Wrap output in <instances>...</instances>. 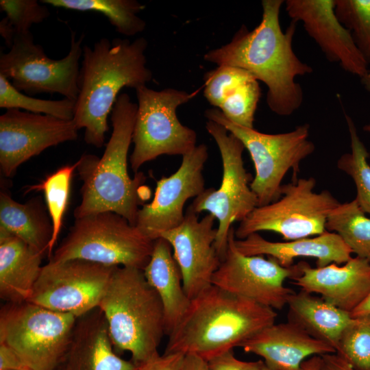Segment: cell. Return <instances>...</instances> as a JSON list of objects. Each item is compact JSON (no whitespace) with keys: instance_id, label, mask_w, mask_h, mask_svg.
Wrapping results in <instances>:
<instances>
[{"instance_id":"1","label":"cell","mask_w":370,"mask_h":370,"mask_svg":"<svg viewBox=\"0 0 370 370\" xmlns=\"http://www.w3.org/2000/svg\"><path fill=\"white\" fill-rule=\"evenodd\" d=\"M283 0H262V19L252 30L242 25L231 41L206 53L204 59L218 66L243 69L267 88V103L279 116H289L304 100L299 76L312 73L293 49L297 22L291 21L284 32L280 22Z\"/></svg>"},{"instance_id":"2","label":"cell","mask_w":370,"mask_h":370,"mask_svg":"<svg viewBox=\"0 0 370 370\" xmlns=\"http://www.w3.org/2000/svg\"><path fill=\"white\" fill-rule=\"evenodd\" d=\"M147 41L102 38L93 47L83 46L79 75V94L73 121L84 129V141L99 148L108 131V119L119 92L124 87L135 90L152 79L145 55Z\"/></svg>"},{"instance_id":"3","label":"cell","mask_w":370,"mask_h":370,"mask_svg":"<svg viewBox=\"0 0 370 370\" xmlns=\"http://www.w3.org/2000/svg\"><path fill=\"white\" fill-rule=\"evenodd\" d=\"M137 108L127 93L120 94L110 114L112 132L103 156L99 158L84 154L77 161V170L83 184L75 219L113 212L136 225L139 206L151 196L145 175L136 173L131 178L127 171Z\"/></svg>"},{"instance_id":"4","label":"cell","mask_w":370,"mask_h":370,"mask_svg":"<svg viewBox=\"0 0 370 370\" xmlns=\"http://www.w3.org/2000/svg\"><path fill=\"white\" fill-rule=\"evenodd\" d=\"M276 317L273 308L212 285L191 299L168 335L164 354H194L208 361L239 347L275 323Z\"/></svg>"},{"instance_id":"5","label":"cell","mask_w":370,"mask_h":370,"mask_svg":"<svg viewBox=\"0 0 370 370\" xmlns=\"http://www.w3.org/2000/svg\"><path fill=\"white\" fill-rule=\"evenodd\" d=\"M116 349L128 352L138 367L159 354L166 334L161 300L143 269L116 267L98 307Z\"/></svg>"},{"instance_id":"6","label":"cell","mask_w":370,"mask_h":370,"mask_svg":"<svg viewBox=\"0 0 370 370\" xmlns=\"http://www.w3.org/2000/svg\"><path fill=\"white\" fill-rule=\"evenodd\" d=\"M154 241L123 217L113 212H99L75 219L49 261L81 259L143 270L150 260Z\"/></svg>"},{"instance_id":"7","label":"cell","mask_w":370,"mask_h":370,"mask_svg":"<svg viewBox=\"0 0 370 370\" xmlns=\"http://www.w3.org/2000/svg\"><path fill=\"white\" fill-rule=\"evenodd\" d=\"M77 319L29 301L6 303L0 310V343L30 370H57L66 359Z\"/></svg>"},{"instance_id":"8","label":"cell","mask_w":370,"mask_h":370,"mask_svg":"<svg viewBox=\"0 0 370 370\" xmlns=\"http://www.w3.org/2000/svg\"><path fill=\"white\" fill-rule=\"evenodd\" d=\"M205 116L225 127L248 151L255 169L250 187L258 198V206L279 199L282 182L287 172L292 169V180H297L301 162L315 149L309 139L308 123L288 132L265 134L231 122L217 108L206 110Z\"/></svg>"},{"instance_id":"9","label":"cell","mask_w":370,"mask_h":370,"mask_svg":"<svg viewBox=\"0 0 370 370\" xmlns=\"http://www.w3.org/2000/svg\"><path fill=\"white\" fill-rule=\"evenodd\" d=\"M138 108L130 156L134 173L145 163L162 155L183 156L197 146V134L179 121L177 108L197 93L175 88L155 90L145 86L136 90Z\"/></svg>"},{"instance_id":"10","label":"cell","mask_w":370,"mask_h":370,"mask_svg":"<svg viewBox=\"0 0 370 370\" xmlns=\"http://www.w3.org/2000/svg\"><path fill=\"white\" fill-rule=\"evenodd\" d=\"M315 186L312 177L282 184L280 198L257 206L240 222L235 237L241 240L254 233L271 231L288 241L325 232L328 217L340 202L328 190L314 192Z\"/></svg>"},{"instance_id":"11","label":"cell","mask_w":370,"mask_h":370,"mask_svg":"<svg viewBox=\"0 0 370 370\" xmlns=\"http://www.w3.org/2000/svg\"><path fill=\"white\" fill-rule=\"evenodd\" d=\"M206 129L219 149L223 166L221 183L217 189H205L190 206L198 214L207 211L218 220L214 246L222 260L232 224L242 221L258 206V198L250 187L251 175L244 166L245 147L241 141L214 121L208 120Z\"/></svg>"},{"instance_id":"12","label":"cell","mask_w":370,"mask_h":370,"mask_svg":"<svg viewBox=\"0 0 370 370\" xmlns=\"http://www.w3.org/2000/svg\"><path fill=\"white\" fill-rule=\"evenodd\" d=\"M84 36L76 38L72 32L71 47L60 60L48 57L42 47L34 42L30 32L15 36L9 51L0 54V75L12 86L30 96L58 93L76 101L79 94V60Z\"/></svg>"},{"instance_id":"13","label":"cell","mask_w":370,"mask_h":370,"mask_svg":"<svg viewBox=\"0 0 370 370\" xmlns=\"http://www.w3.org/2000/svg\"><path fill=\"white\" fill-rule=\"evenodd\" d=\"M115 267L81 259L49 261L27 301L78 318L99 307Z\"/></svg>"},{"instance_id":"14","label":"cell","mask_w":370,"mask_h":370,"mask_svg":"<svg viewBox=\"0 0 370 370\" xmlns=\"http://www.w3.org/2000/svg\"><path fill=\"white\" fill-rule=\"evenodd\" d=\"M235 239V229L232 227L225 254L212 277V285L264 306L282 309L294 293L284 286V282L300 274L298 264L284 267L271 257L245 256L236 248Z\"/></svg>"},{"instance_id":"15","label":"cell","mask_w":370,"mask_h":370,"mask_svg":"<svg viewBox=\"0 0 370 370\" xmlns=\"http://www.w3.org/2000/svg\"><path fill=\"white\" fill-rule=\"evenodd\" d=\"M208 158L207 146L197 145L182 156L175 173L157 181L152 201L138 210L136 226L143 234L156 241L182 223L186 202L206 189L203 170Z\"/></svg>"},{"instance_id":"16","label":"cell","mask_w":370,"mask_h":370,"mask_svg":"<svg viewBox=\"0 0 370 370\" xmlns=\"http://www.w3.org/2000/svg\"><path fill=\"white\" fill-rule=\"evenodd\" d=\"M78 129L73 120L8 109L0 116V168L12 176L23 163L46 149L75 140Z\"/></svg>"},{"instance_id":"17","label":"cell","mask_w":370,"mask_h":370,"mask_svg":"<svg viewBox=\"0 0 370 370\" xmlns=\"http://www.w3.org/2000/svg\"><path fill=\"white\" fill-rule=\"evenodd\" d=\"M215 219L208 214L199 221L198 213L189 206L182 223L160 237L172 247L184 291L190 300L212 285V277L221 261L214 246Z\"/></svg>"},{"instance_id":"18","label":"cell","mask_w":370,"mask_h":370,"mask_svg":"<svg viewBox=\"0 0 370 370\" xmlns=\"http://www.w3.org/2000/svg\"><path fill=\"white\" fill-rule=\"evenodd\" d=\"M284 4L291 21L302 23L328 60L360 79L370 71L351 32L336 15L335 0H286Z\"/></svg>"},{"instance_id":"19","label":"cell","mask_w":370,"mask_h":370,"mask_svg":"<svg viewBox=\"0 0 370 370\" xmlns=\"http://www.w3.org/2000/svg\"><path fill=\"white\" fill-rule=\"evenodd\" d=\"M297 264L300 274L292 282L343 310L351 313L370 295V262L366 259L352 257L343 266L312 267L304 261Z\"/></svg>"},{"instance_id":"20","label":"cell","mask_w":370,"mask_h":370,"mask_svg":"<svg viewBox=\"0 0 370 370\" xmlns=\"http://www.w3.org/2000/svg\"><path fill=\"white\" fill-rule=\"evenodd\" d=\"M239 347L261 356L270 370H301L308 357L336 353L331 345L289 320L264 328Z\"/></svg>"},{"instance_id":"21","label":"cell","mask_w":370,"mask_h":370,"mask_svg":"<svg viewBox=\"0 0 370 370\" xmlns=\"http://www.w3.org/2000/svg\"><path fill=\"white\" fill-rule=\"evenodd\" d=\"M235 245L245 256H267L284 267L293 265L294 259L299 257L316 258L317 267L345 263L352 257V250L341 238L327 230L314 237L284 242L269 241L254 233L244 239H235Z\"/></svg>"},{"instance_id":"22","label":"cell","mask_w":370,"mask_h":370,"mask_svg":"<svg viewBox=\"0 0 370 370\" xmlns=\"http://www.w3.org/2000/svg\"><path fill=\"white\" fill-rule=\"evenodd\" d=\"M204 95L225 118L238 125L254 128L260 97L258 80L247 71L231 66H218L204 76Z\"/></svg>"},{"instance_id":"23","label":"cell","mask_w":370,"mask_h":370,"mask_svg":"<svg viewBox=\"0 0 370 370\" xmlns=\"http://www.w3.org/2000/svg\"><path fill=\"white\" fill-rule=\"evenodd\" d=\"M68 370H138L114 351L106 318L99 308L77 318L64 363Z\"/></svg>"},{"instance_id":"24","label":"cell","mask_w":370,"mask_h":370,"mask_svg":"<svg viewBox=\"0 0 370 370\" xmlns=\"http://www.w3.org/2000/svg\"><path fill=\"white\" fill-rule=\"evenodd\" d=\"M44 254L17 236L0 231V297L6 303L27 301L38 279Z\"/></svg>"},{"instance_id":"25","label":"cell","mask_w":370,"mask_h":370,"mask_svg":"<svg viewBox=\"0 0 370 370\" xmlns=\"http://www.w3.org/2000/svg\"><path fill=\"white\" fill-rule=\"evenodd\" d=\"M143 273L161 300L166 334L169 335L186 312L191 300L184 291L182 274L172 247L164 238H159L154 241L150 260Z\"/></svg>"},{"instance_id":"26","label":"cell","mask_w":370,"mask_h":370,"mask_svg":"<svg viewBox=\"0 0 370 370\" xmlns=\"http://www.w3.org/2000/svg\"><path fill=\"white\" fill-rule=\"evenodd\" d=\"M286 306L288 320L329 344L336 352L343 332L354 320L350 312L301 290L290 296Z\"/></svg>"},{"instance_id":"27","label":"cell","mask_w":370,"mask_h":370,"mask_svg":"<svg viewBox=\"0 0 370 370\" xmlns=\"http://www.w3.org/2000/svg\"><path fill=\"white\" fill-rule=\"evenodd\" d=\"M40 197L25 204L0 193V231L14 235L45 254L52 238L53 225Z\"/></svg>"},{"instance_id":"28","label":"cell","mask_w":370,"mask_h":370,"mask_svg":"<svg viewBox=\"0 0 370 370\" xmlns=\"http://www.w3.org/2000/svg\"><path fill=\"white\" fill-rule=\"evenodd\" d=\"M55 8L104 15L119 34L132 36L142 32L146 23L138 16L145 5L136 0H42Z\"/></svg>"},{"instance_id":"29","label":"cell","mask_w":370,"mask_h":370,"mask_svg":"<svg viewBox=\"0 0 370 370\" xmlns=\"http://www.w3.org/2000/svg\"><path fill=\"white\" fill-rule=\"evenodd\" d=\"M327 231L337 234L352 254L370 262V218L356 199L340 203L328 217Z\"/></svg>"},{"instance_id":"30","label":"cell","mask_w":370,"mask_h":370,"mask_svg":"<svg viewBox=\"0 0 370 370\" xmlns=\"http://www.w3.org/2000/svg\"><path fill=\"white\" fill-rule=\"evenodd\" d=\"M350 140L351 151L343 154L337 161V167L353 180L356 190L355 197L360 208L370 215V164L369 153L360 139L352 117L344 113Z\"/></svg>"},{"instance_id":"31","label":"cell","mask_w":370,"mask_h":370,"mask_svg":"<svg viewBox=\"0 0 370 370\" xmlns=\"http://www.w3.org/2000/svg\"><path fill=\"white\" fill-rule=\"evenodd\" d=\"M77 162L72 165L60 167L47 175L40 183L29 187L27 191H42L47 203V211L53 225V234L49 243L47 256H51L62 225L70 192L71 181Z\"/></svg>"},{"instance_id":"32","label":"cell","mask_w":370,"mask_h":370,"mask_svg":"<svg viewBox=\"0 0 370 370\" xmlns=\"http://www.w3.org/2000/svg\"><path fill=\"white\" fill-rule=\"evenodd\" d=\"M0 8L6 14L0 22V34L8 48L16 35L30 32L34 24L50 16L47 7L36 0H1Z\"/></svg>"},{"instance_id":"33","label":"cell","mask_w":370,"mask_h":370,"mask_svg":"<svg viewBox=\"0 0 370 370\" xmlns=\"http://www.w3.org/2000/svg\"><path fill=\"white\" fill-rule=\"evenodd\" d=\"M75 101L64 98L47 100L28 96L16 89L10 82L0 75V108L23 109L27 112L72 120Z\"/></svg>"},{"instance_id":"34","label":"cell","mask_w":370,"mask_h":370,"mask_svg":"<svg viewBox=\"0 0 370 370\" xmlns=\"http://www.w3.org/2000/svg\"><path fill=\"white\" fill-rule=\"evenodd\" d=\"M336 354L356 370H370V315L354 317L341 337Z\"/></svg>"},{"instance_id":"35","label":"cell","mask_w":370,"mask_h":370,"mask_svg":"<svg viewBox=\"0 0 370 370\" xmlns=\"http://www.w3.org/2000/svg\"><path fill=\"white\" fill-rule=\"evenodd\" d=\"M335 13L370 63V0H335Z\"/></svg>"},{"instance_id":"36","label":"cell","mask_w":370,"mask_h":370,"mask_svg":"<svg viewBox=\"0 0 370 370\" xmlns=\"http://www.w3.org/2000/svg\"><path fill=\"white\" fill-rule=\"evenodd\" d=\"M209 370H262L264 363L261 360L246 362L238 360L233 349L221 353L207 361Z\"/></svg>"},{"instance_id":"37","label":"cell","mask_w":370,"mask_h":370,"mask_svg":"<svg viewBox=\"0 0 370 370\" xmlns=\"http://www.w3.org/2000/svg\"><path fill=\"white\" fill-rule=\"evenodd\" d=\"M184 357L181 353L159 354L140 365L138 370H181Z\"/></svg>"},{"instance_id":"38","label":"cell","mask_w":370,"mask_h":370,"mask_svg":"<svg viewBox=\"0 0 370 370\" xmlns=\"http://www.w3.org/2000/svg\"><path fill=\"white\" fill-rule=\"evenodd\" d=\"M29 369L16 352L8 345L0 343V370Z\"/></svg>"},{"instance_id":"39","label":"cell","mask_w":370,"mask_h":370,"mask_svg":"<svg viewBox=\"0 0 370 370\" xmlns=\"http://www.w3.org/2000/svg\"><path fill=\"white\" fill-rule=\"evenodd\" d=\"M321 356L323 370H356L336 353Z\"/></svg>"},{"instance_id":"40","label":"cell","mask_w":370,"mask_h":370,"mask_svg":"<svg viewBox=\"0 0 370 370\" xmlns=\"http://www.w3.org/2000/svg\"><path fill=\"white\" fill-rule=\"evenodd\" d=\"M181 370H209L206 360L194 354L185 355Z\"/></svg>"},{"instance_id":"41","label":"cell","mask_w":370,"mask_h":370,"mask_svg":"<svg viewBox=\"0 0 370 370\" xmlns=\"http://www.w3.org/2000/svg\"><path fill=\"white\" fill-rule=\"evenodd\" d=\"M262 370H270L265 365ZM301 370H323L322 358L321 355L311 356L301 364Z\"/></svg>"},{"instance_id":"42","label":"cell","mask_w":370,"mask_h":370,"mask_svg":"<svg viewBox=\"0 0 370 370\" xmlns=\"http://www.w3.org/2000/svg\"><path fill=\"white\" fill-rule=\"evenodd\" d=\"M352 317L370 315V295L352 312Z\"/></svg>"},{"instance_id":"43","label":"cell","mask_w":370,"mask_h":370,"mask_svg":"<svg viewBox=\"0 0 370 370\" xmlns=\"http://www.w3.org/2000/svg\"><path fill=\"white\" fill-rule=\"evenodd\" d=\"M361 83L365 90L370 93V71L362 78L360 79ZM363 130L370 133V122L363 127Z\"/></svg>"},{"instance_id":"44","label":"cell","mask_w":370,"mask_h":370,"mask_svg":"<svg viewBox=\"0 0 370 370\" xmlns=\"http://www.w3.org/2000/svg\"><path fill=\"white\" fill-rule=\"evenodd\" d=\"M57 370H68L64 364L61 365Z\"/></svg>"},{"instance_id":"45","label":"cell","mask_w":370,"mask_h":370,"mask_svg":"<svg viewBox=\"0 0 370 370\" xmlns=\"http://www.w3.org/2000/svg\"><path fill=\"white\" fill-rule=\"evenodd\" d=\"M21 370H30V369H21Z\"/></svg>"}]
</instances>
